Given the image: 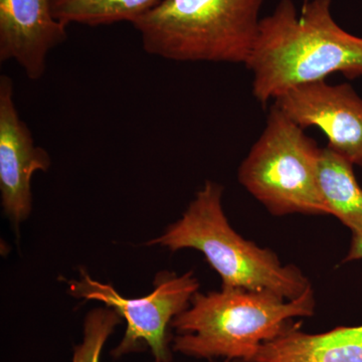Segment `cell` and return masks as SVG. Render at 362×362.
I'll list each match as a JSON object with an SVG mask.
<instances>
[{"mask_svg": "<svg viewBox=\"0 0 362 362\" xmlns=\"http://www.w3.org/2000/svg\"><path fill=\"white\" fill-rule=\"evenodd\" d=\"M66 39L54 0H0V62H16L30 81L44 77L49 52Z\"/></svg>", "mask_w": 362, "mask_h": 362, "instance_id": "obj_9", "label": "cell"}, {"mask_svg": "<svg viewBox=\"0 0 362 362\" xmlns=\"http://www.w3.org/2000/svg\"><path fill=\"white\" fill-rule=\"evenodd\" d=\"M163 0H54V13L68 26L134 23Z\"/></svg>", "mask_w": 362, "mask_h": 362, "instance_id": "obj_12", "label": "cell"}, {"mask_svg": "<svg viewBox=\"0 0 362 362\" xmlns=\"http://www.w3.org/2000/svg\"><path fill=\"white\" fill-rule=\"evenodd\" d=\"M314 311L312 287L294 300L242 288L197 292L171 322L176 331L173 349L195 358L251 362L259 346L277 337L293 318L310 317Z\"/></svg>", "mask_w": 362, "mask_h": 362, "instance_id": "obj_2", "label": "cell"}, {"mask_svg": "<svg viewBox=\"0 0 362 362\" xmlns=\"http://www.w3.org/2000/svg\"><path fill=\"white\" fill-rule=\"evenodd\" d=\"M223 185L206 181L180 220L147 245L202 252L223 288L272 292L286 300L303 295L311 287L308 278L296 266L282 264L270 249L235 232L223 211Z\"/></svg>", "mask_w": 362, "mask_h": 362, "instance_id": "obj_3", "label": "cell"}, {"mask_svg": "<svg viewBox=\"0 0 362 362\" xmlns=\"http://www.w3.org/2000/svg\"><path fill=\"white\" fill-rule=\"evenodd\" d=\"M274 105L303 129L320 128L329 148L362 166V99L351 86L309 83L287 90Z\"/></svg>", "mask_w": 362, "mask_h": 362, "instance_id": "obj_7", "label": "cell"}, {"mask_svg": "<svg viewBox=\"0 0 362 362\" xmlns=\"http://www.w3.org/2000/svg\"><path fill=\"white\" fill-rule=\"evenodd\" d=\"M251 362H362V325L310 334L289 324Z\"/></svg>", "mask_w": 362, "mask_h": 362, "instance_id": "obj_10", "label": "cell"}, {"mask_svg": "<svg viewBox=\"0 0 362 362\" xmlns=\"http://www.w3.org/2000/svg\"><path fill=\"white\" fill-rule=\"evenodd\" d=\"M240 362H244V361H240Z\"/></svg>", "mask_w": 362, "mask_h": 362, "instance_id": "obj_16", "label": "cell"}, {"mask_svg": "<svg viewBox=\"0 0 362 362\" xmlns=\"http://www.w3.org/2000/svg\"><path fill=\"white\" fill-rule=\"evenodd\" d=\"M121 320L109 307L90 311L85 318L82 342L74 350L73 362H101L102 350Z\"/></svg>", "mask_w": 362, "mask_h": 362, "instance_id": "obj_13", "label": "cell"}, {"mask_svg": "<svg viewBox=\"0 0 362 362\" xmlns=\"http://www.w3.org/2000/svg\"><path fill=\"white\" fill-rule=\"evenodd\" d=\"M154 362H158V361H154Z\"/></svg>", "mask_w": 362, "mask_h": 362, "instance_id": "obj_15", "label": "cell"}, {"mask_svg": "<svg viewBox=\"0 0 362 362\" xmlns=\"http://www.w3.org/2000/svg\"><path fill=\"white\" fill-rule=\"evenodd\" d=\"M199 288V280L192 272L182 276L168 272L157 274L153 291L139 298L124 297L113 286L94 280L84 270H81L78 280L69 283L71 296L101 302L125 319V334L112 352L114 357L147 346L158 362L170 361L168 327L189 306Z\"/></svg>", "mask_w": 362, "mask_h": 362, "instance_id": "obj_6", "label": "cell"}, {"mask_svg": "<svg viewBox=\"0 0 362 362\" xmlns=\"http://www.w3.org/2000/svg\"><path fill=\"white\" fill-rule=\"evenodd\" d=\"M169 362H171V361H169Z\"/></svg>", "mask_w": 362, "mask_h": 362, "instance_id": "obj_17", "label": "cell"}, {"mask_svg": "<svg viewBox=\"0 0 362 362\" xmlns=\"http://www.w3.org/2000/svg\"><path fill=\"white\" fill-rule=\"evenodd\" d=\"M362 259V235L352 233L351 245L344 262Z\"/></svg>", "mask_w": 362, "mask_h": 362, "instance_id": "obj_14", "label": "cell"}, {"mask_svg": "<svg viewBox=\"0 0 362 362\" xmlns=\"http://www.w3.org/2000/svg\"><path fill=\"white\" fill-rule=\"evenodd\" d=\"M52 165L47 150L35 145L32 131L21 118L13 78L0 77V192L4 214L14 226L30 216L32 180Z\"/></svg>", "mask_w": 362, "mask_h": 362, "instance_id": "obj_8", "label": "cell"}, {"mask_svg": "<svg viewBox=\"0 0 362 362\" xmlns=\"http://www.w3.org/2000/svg\"><path fill=\"white\" fill-rule=\"evenodd\" d=\"M321 150L275 105L238 180L274 216L329 214L319 187Z\"/></svg>", "mask_w": 362, "mask_h": 362, "instance_id": "obj_5", "label": "cell"}, {"mask_svg": "<svg viewBox=\"0 0 362 362\" xmlns=\"http://www.w3.org/2000/svg\"><path fill=\"white\" fill-rule=\"evenodd\" d=\"M264 0H163L133 23L143 49L175 62L246 64Z\"/></svg>", "mask_w": 362, "mask_h": 362, "instance_id": "obj_4", "label": "cell"}, {"mask_svg": "<svg viewBox=\"0 0 362 362\" xmlns=\"http://www.w3.org/2000/svg\"><path fill=\"white\" fill-rule=\"evenodd\" d=\"M319 187L328 214L362 235V188L357 182L354 164L334 150H321Z\"/></svg>", "mask_w": 362, "mask_h": 362, "instance_id": "obj_11", "label": "cell"}, {"mask_svg": "<svg viewBox=\"0 0 362 362\" xmlns=\"http://www.w3.org/2000/svg\"><path fill=\"white\" fill-rule=\"evenodd\" d=\"M331 4L311 0L298 13L292 0H281L262 18L245 64L252 71V94L259 103L298 86L325 81L331 74L362 76V39L337 25Z\"/></svg>", "mask_w": 362, "mask_h": 362, "instance_id": "obj_1", "label": "cell"}]
</instances>
